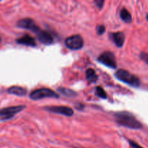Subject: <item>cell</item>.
Here are the masks:
<instances>
[{"mask_svg": "<svg viewBox=\"0 0 148 148\" xmlns=\"http://www.w3.org/2000/svg\"><path fill=\"white\" fill-rule=\"evenodd\" d=\"M58 91H59V92L63 94L66 97H75L77 95L76 92H75L72 90L66 88H64V87H61V88H58Z\"/></svg>", "mask_w": 148, "mask_h": 148, "instance_id": "9a60e30c", "label": "cell"}, {"mask_svg": "<svg viewBox=\"0 0 148 148\" xmlns=\"http://www.w3.org/2000/svg\"><path fill=\"white\" fill-rule=\"evenodd\" d=\"M85 75H86L87 80L89 81L90 82H95L98 78L95 70L92 69V68H89V69H87Z\"/></svg>", "mask_w": 148, "mask_h": 148, "instance_id": "5bb4252c", "label": "cell"}, {"mask_svg": "<svg viewBox=\"0 0 148 148\" xmlns=\"http://www.w3.org/2000/svg\"><path fill=\"white\" fill-rule=\"evenodd\" d=\"M120 17L126 23H130L132 21L131 14L126 8L121 9V10L120 11Z\"/></svg>", "mask_w": 148, "mask_h": 148, "instance_id": "4fadbf2b", "label": "cell"}, {"mask_svg": "<svg viewBox=\"0 0 148 148\" xmlns=\"http://www.w3.org/2000/svg\"><path fill=\"white\" fill-rule=\"evenodd\" d=\"M140 57L143 62H145L146 64L148 65V53L146 52H141L140 55Z\"/></svg>", "mask_w": 148, "mask_h": 148, "instance_id": "ac0fdd59", "label": "cell"}, {"mask_svg": "<svg viewBox=\"0 0 148 148\" xmlns=\"http://www.w3.org/2000/svg\"><path fill=\"white\" fill-rule=\"evenodd\" d=\"M95 95H98L100 98H103V99H106V98H107V95L106 91L100 86L95 88Z\"/></svg>", "mask_w": 148, "mask_h": 148, "instance_id": "2e32d148", "label": "cell"}, {"mask_svg": "<svg viewBox=\"0 0 148 148\" xmlns=\"http://www.w3.org/2000/svg\"><path fill=\"white\" fill-rule=\"evenodd\" d=\"M7 92L17 96H25L27 94V91L25 88L20 86H12L7 89Z\"/></svg>", "mask_w": 148, "mask_h": 148, "instance_id": "7c38bea8", "label": "cell"}, {"mask_svg": "<svg viewBox=\"0 0 148 148\" xmlns=\"http://www.w3.org/2000/svg\"><path fill=\"white\" fill-rule=\"evenodd\" d=\"M96 30H97V33L101 36V35H102L103 33H105L106 27L103 25H98V27H97Z\"/></svg>", "mask_w": 148, "mask_h": 148, "instance_id": "e0dca14e", "label": "cell"}, {"mask_svg": "<svg viewBox=\"0 0 148 148\" xmlns=\"http://www.w3.org/2000/svg\"><path fill=\"white\" fill-rule=\"evenodd\" d=\"M16 42L19 44L25 45V46H33V47L36 46V41L35 38L28 34H25V36L17 38L16 40Z\"/></svg>", "mask_w": 148, "mask_h": 148, "instance_id": "8fae6325", "label": "cell"}, {"mask_svg": "<svg viewBox=\"0 0 148 148\" xmlns=\"http://www.w3.org/2000/svg\"><path fill=\"white\" fill-rule=\"evenodd\" d=\"M25 106H14L0 109V118L1 120H7L12 118L15 114L21 112L25 108Z\"/></svg>", "mask_w": 148, "mask_h": 148, "instance_id": "5b68a950", "label": "cell"}, {"mask_svg": "<svg viewBox=\"0 0 148 148\" xmlns=\"http://www.w3.org/2000/svg\"><path fill=\"white\" fill-rule=\"evenodd\" d=\"M66 47L72 50H79L82 49L84 45L83 38L80 35H73L65 40Z\"/></svg>", "mask_w": 148, "mask_h": 148, "instance_id": "8992f818", "label": "cell"}, {"mask_svg": "<svg viewBox=\"0 0 148 148\" xmlns=\"http://www.w3.org/2000/svg\"><path fill=\"white\" fill-rule=\"evenodd\" d=\"M94 3H95V6H96L99 10H101V9L103 8V7L104 1H103V0H95V1H94Z\"/></svg>", "mask_w": 148, "mask_h": 148, "instance_id": "d6986e66", "label": "cell"}, {"mask_svg": "<svg viewBox=\"0 0 148 148\" xmlns=\"http://www.w3.org/2000/svg\"><path fill=\"white\" fill-rule=\"evenodd\" d=\"M30 98L31 100L37 101V100L43 99L45 98H59V95L56 92L49 88H40L33 90L30 94Z\"/></svg>", "mask_w": 148, "mask_h": 148, "instance_id": "3957f363", "label": "cell"}, {"mask_svg": "<svg viewBox=\"0 0 148 148\" xmlns=\"http://www.w3.org/2000/svg\"><path fill=\"white\" fill-rule=\"evenodd\" d=\"M146 17H147V20H148V14H147V16H146Z\"/></svg>", "mask_w": 148, "mask_h": 148, "instance_id": "44dd1931", "label": "cell"}, {"mask_svg": "<svg viewBox=\"0 0 148 148\" xmlns=\"http://www.w3.org/2000/svg\"><path fill=\"white\" fill-rule=\"evenodd\" d=\"M36 34L38 40L43 44L50 45L53 43V37L51 35V33H49L46 30H43L40 29L37 33H36Z\"/></svg>", "mask_w": 148, "mask_h": 148, "instance_id": "9c48e42d", "label": "cell"}, {"mask_svg": "<svg viewBox=\"0 0 148 148\" xmlns=\"http://www.w3.org/2000/svg\"><path fill=\"white\" fill-rule=\"evenodd\" d=\"M74 148H82V147H75Z\"/></svg>", "mask_w": 148, "mask_h": 148, "instance_id": "7402d4cb", "label": "cell"}, {"mask_svg": "<svg viewBox=\"0 0 148 148\" xmlns=\"http://www.w3.org/2000/svg\"><path fill=\"white\" fill-rule=\"evenodd\" d=\"M110 38L117 47H122L125 40V36L122 32H116L110 34Z\"/></svg>", "mask_w": 148, "mask_h": 148, "instance_id": "30bf717a", "label": "cell"}, {"mask_svg": "<svg viewBox=\"0 0 148 148\" xmlns=\"http://www.w3.org/2000/svg\"><path fill=\"white\" fill-rule=\"evenodd\" d=\"M116 122L120 126L132 130H140L143 124L136 119L133 114L127 111H120L114 114Z\"/></svg>", "mask_w": 148, "mask_h": 148, "instance_id": "6da1fadb", "label": "cell"}, {"mask_svg": "<svg viewBox=\"0 0 148 148\" xmlns=\"http://www.w3.org/2000/svg\"><path fill=\"white\" fill-rule=\"evenodd\" d=\"M98 61L102 64L111 68V69H116L117 62L116 56L112 52L105 51L101 53L98 58Z\"/></svg>", "mask_w": 148, "mask_h": 148, "instance_id": "277c9868", "label": "cell"}, {"mask_svg": "<svg viewBox=\"0 0 148 148\" xmlns=\"http://www.w3.org/2000/svg\"><path fill=\"white\" fill-rule=\"evenodd\" d=\"M0 41H1V37H0Z\"/></svg>", "mask_w": 148, "mask_h": 148, "instance_id": "603a6c76", "label": "cell"}, {"mask_svg": "<svg viewBox=\"0 0 148 148\" xmlns=\"http://www.w3.org/2000/svg\"><path fill=\"white\" fill-rule=\"evenodd\" d=\"M129 143H130V145L131 146L132 148H143L142 146H140V145L137 144V143H135L134 141H133V140H129Z\"/></svg>", "mask_w": 148, "mask_h": 148, "instance_id": "ffe728a7", "label": "cell"}, {"mask_svg": "<svg viewBox=\"0 0 148 148\" xmlns=\"http://www.w3.org/2000/svg\"><path fill=\"white\" fill-rule=\"evenodd\" d=\"M43 109L45 111H49L51 113H54V114H62L66 116H72L74 114V111L70 107L63 106H46L43 107Z\"/></svg>", "mask_w": 148, "mask_h": 148, "instance_id": "52a82bcc", "label": "cell"}, {"mask_svg": "<svg viewBox=\"0 0 148 148\" xmlns=\"http://www.w3.org/2000/svg\"><path fill=\"white\" fill-rule=\"evenodd\" d=\"M16 25L18 27L31 30V31L34 32L35 33H37L40 29L33 21V20H32L31 18H29V17H26V18H23L18 20Z\"/></svg>", "mask_w": 148, "mask_h": 148, "instance_id": "ba28073f", "label": "cell"}, {"mask_svg": "<svg viewBox=\"0 0 148 148\" xmlns=\"http://www.w3.org/2000/svg\"><path fill=\"white\" fill-rule=\"evenodd\" d=\"M115 77L121 82L130 85V86L138 88L140 85V80L137 76L130 73L124 69H119L116 72Z\"/></svg>", "mask_w": 148, "mask_h": 148, "instance_id": "7a4b0ae2", "label": "cell"}]
</instances>
